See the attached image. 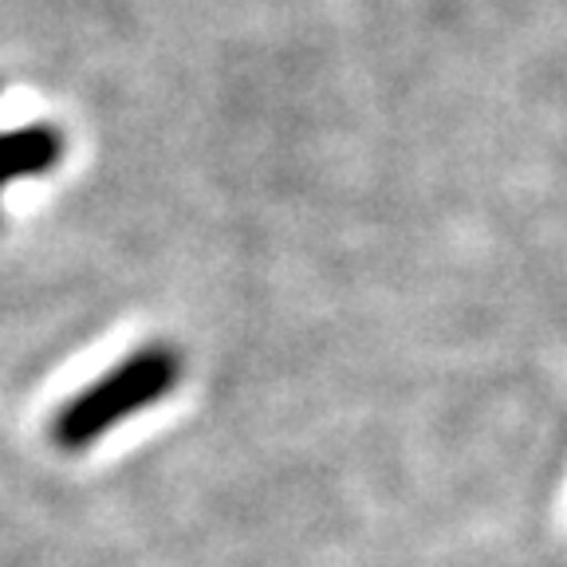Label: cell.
<instances>
[{
  "label": "cell",
  "instance_id": "6da1fadb",
  "mask_svg": "<svg viewBox=\"0 0 567 567\" xmlns=\"http://www.w3.org/2000/svg\"><path fill=\"white\" fill-rule=\"evenodd\" d=\"M182 379V359L169 343H146L142 351L126 354L103 379L83 386L52 417V442L68 453H83L106 437L126 417L142 414L154 402L169 399Z\"/></svg>",
  "mask_w": 567,
  "mask_h": 567
},
{
  "label": "cell",
  "instance_id": "7a4b0ae2",
  "mask_svg": "<svg viewBox=\"0 0 567 567\" xmlns=\"http://www.w3.org/2000/svg\"><path fill=\"white\" fill-rule=\"evenodd\" d=\"M68 138L52 123H32L20 131L0 134V202L20 177H40L60 166Z\"/></svg>",
  "mask_w": 567,
  "mask_h": 567
}]
</instances>
